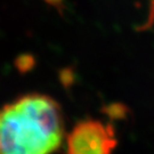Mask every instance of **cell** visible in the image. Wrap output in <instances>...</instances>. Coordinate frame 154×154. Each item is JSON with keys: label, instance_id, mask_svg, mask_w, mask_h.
Segmentation results:
<instances>
[{"label": "cell", "instance_id": "cell-3", "mask_svg": "<svg viewBox=\"0 0 154 154\" xmlns=\"http://www.w3.org/2000/svg\"><path fill=\"white\" fill-rule=\"evenodd\" d=\"M105 112L113 119H121L125 116L127 110H125V106L121 104H112L105 110Z\"/></svg>", "mask_w": 154, "mask_h": 154}, {"label": "cell", "instance_id": "cell-2", "mask_svg": "<svg viewBox=\"0 0 154 154\" xmlns=\"http://www.w3.org/2000/svg\"><path fill=\"white\" fill-rule=\"evenodd\" d=\"M116 145L113 126L96 119L79 121L66 136V154H112Z\"/></svg>", "mask_w": 154, "mask_h": 154}, {"label": "cell", "instance_id": "cell-1", "mask_svg": "<svg viewBox=\"0 0 154 154\" xmlns=\"http://www.w3.org/2000/svg\"><path fill=\"white\" fill-rule=\"evenodd\" d=\"M64 138L61 105L29 93L0 107V154H54Z\"/></svg>", "mask_w": 154, "mask_h": 154}]
</instances>
